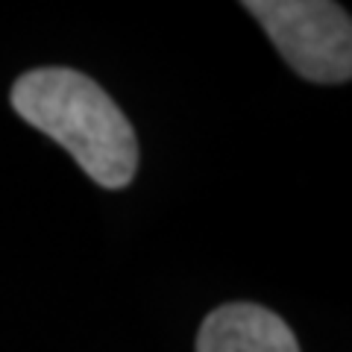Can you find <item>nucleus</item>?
I'll use <instances>...</instances> for the list:
<instances>
[{
	"label": "nucleus",
	"mask_w": 352,
	"mask_h": 352,
	"mask_svg": "<svg viewBox=\"0 0 352 352\" xmlns=\"http://www.w3.org/2000/svg\"><path fill=\"white\" fill-rule=\"evenodd\" d=\"M9 103L103 188H126L138 170L135 129L91 76L74 68H36L12 82Z\"/></svg>",
	"instance_id": "nucleus-1"
},
{
	"label": "nucleus",
	"mask_w": 352,
	"mask_h": 352,
	"mask_svg": "<svg viewBox=\"0 0 352 352\" xmlns=\"http://www.w3.org/2000/svg\"><path fill=\"white\" fill-rule=\"evenodd\" d=\"M288 68L308 82L338 85L352 76V21L329 0H247Z\"/></svg>",
	"instance_id": "nucleus-2"
},
{
	"label": "nucleus",
	"mask_w": 352,
	"mask_h": 352,
	"mask_svg": "<svg viewBox=\"0 0 352 352\" xmlns=\"http://www.w3.org/2000/svg\"><path fill=\"white\" fill-rule=\"evenodd\" d=\"M197 352H300L296 335L258 302H226L200 323Z\"/></svg>",
	"instance_id": "nucleus-3"
}]
</instances>
